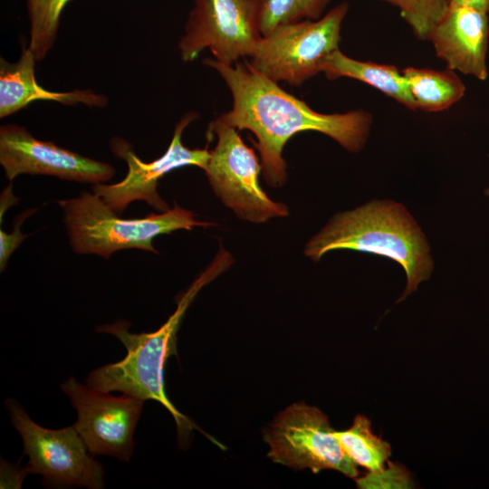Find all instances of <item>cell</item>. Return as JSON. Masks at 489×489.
Returning a JSON list of instances; mask_svg holds the SVG:
<instances>
[{
    "mask_svg": "<svg viewBox=\"0 0 489 489\" xmlns=\"http://www.w3.org/2000/svg\"><path fill=\"white\" fill-rule=\"evenodd\" d=\"M204 63L219 73L233 97L232 109L217 118L237 130L248 129L255 136L263 176L273 187H282L287 180L283 149L295 134L318 131L350 152L361 150L369 138L372 124L369 111L321 113L255 71L248 62L229 65L205 59Z\"/></svg>",
    "mask_w": 489,
    "mask_h": 489,
    "instance_id": "cell-1",
    "label": "cell"
},
{
    "mask_svg": "<svg viewBox=\"0 0 489 489\" xmlns=\"http://www.w3.org/2000/svg\"><path fill=\"white\" fill-rule=\"evenodd\" d=\"M232 263L231 254L221 249L211 264L181 296L174 313L154 332L131 333L129 331L130 323L126 321L98 326L97 331L118 338L125 346L127 355L119 362L91 371L86 379L87 385L104 392L121 391L143 400L159 402L174 417L179 436L186 438L197 427L182 415L167 397L165 364L169 357L177 354V331L187 307L200 289L225 272Z\"/></svg>",
    "mask_w": 489,
    "mask_h": 489,
    "instance_id": "cell-2",
    "label": "cell"
},
{
    "mask_svg": "<svg viewBox=\"0 0 489 489\" xmlns=\"http://www.w3.org/2000/svg\"><path fill=\"white\" fill-rule=\"evenodd\" d=\"M337 249L372 253L400 264L407 274V286L398 302L433 270L423 233L406 208L395 202L373 201L336 215L307 243L304 254L319 261L327 252Z\"/></svg>",
    "mask_w": 489,
    "mask_h": 489,
    "instance_id": "cell-3",
    "label": "cell"
},
{
    "mask_svg": "<svg viewBox=\"0 0 489 489\" xmlns=\"http://www.w3.org/2000/svg\"><path fill=\"white\" fill-rule=\"evenodd\" d=\"M63 211L73 252L109 259L119 250L137 248L158 254L155 237L213 223L197 219L193 212L175 204L172 209L142 218L123 219L98 195L83 191L74 198L58 200Z\"/></svg>",
    "mask_w": 489,
    "mask_h": 489,
    "instance_id": "cell-4",
    "label": "cell"
},
{
    "mask_svg": "<svg viewBox=\"0 0 489 489\" xmlns=\"http://www.w3.org/2000/svg\"><path fill=\"white\" fill-rule=\"evenodd\" d=\"M349 5L342 2L318 20L276 26L262 37L249 64L267 78L292 86L321 72L326 59L339 48Z\"/></svg>",
    "mask_w": 489,
    "mask_h": 489,
    "instance_id": "cell-5",
    "label": "cell"
},
{
    "mask_svg": "<svg viewBox=\"0 0 489 489\" xmlns=\"http://www.w3.org/2000/svg\"><path fill=\"white\" fill-rule=\"evenodd\" d=\"M238 131L218 118L208 127L207 137H217L205 169L213 191L241 219L265 223L287 216V206L272 200L261 187L262 164Z\"/></svg>",
    "mask_w": 489,
    "mask_h": 489,
    "instance_id": "cell-6",
    "label": "cell"
},
{
    "mask_svg": "<svg viewBox=\"0 0 489 489\" xmlns=\"http://www.w3.org/2000/svg\"><path fill=\"white\" fill-rule=\"evenodd\" d=\"M261 5L262 0H194L178 43L182 61L193 62L206 48L225 64L250 58L263 37Z\"/></svg>",
    "mask_w": 489,
    "mask_h": 489,
    "instance_id": "cell-7",
    "label": "cell"
},
{
    "mask_svg": "<svg viewBox=\"0 0 489 489\" xmlns=\"http://www.w3.org/2000/svg\"><path fill=\"white\" fill-rule=\"evenodd\" d=\"M267 456L295 470L333 469L357 478V465L345 453L328 417L315 407L295 403L280 412L264 431Z\"/></svg>",
    "mask_w": 489,
    "mask_h": 489,
    "instance_id": "cell-8",
    "label": "cell"
},
{
    "mask_svg": "<svg viewBox=\"0 0 489 489\" xmlns=\"http://www.w3.org/2000/svg\"><path fill=\"white\" fill-rule=\"evenodd\" d=\"M5 407L29 456L27 473L43 475L47 485L103 487V467L88 454L74 426L58 430L44 428L34 422L14 399H7Z\"/></svg>",
    "mask_w": 489,
    "mask_h": 489,
    "instance_id": "cell-9",
    "label": "cell"
},
{
    "mask_svg": "<svg viewBox=\"0 0 489 489\" xmlns=\"http://www.w3.org/2000/svg\"><path fill=\"white\" fill-rule=\"evenodd\" d=\"M198 114L190 111L177 123L173 138L166 152L151 162L142 161L126 140L114 138L111 151L128 166L126 177L114 184H94L92 191L98 195L114 212L121 213L127 206L138 200L145 201L159 212L168 210V204L157 190L158 180L172 170L196 166L206 169L210 151L206 149H189L182 143V133Z\"/></svg>",
    "mask_w": 489,
    "mask_h": 489,
    "instance_id": "cell-10",
    "label": "cell"
},
{
    "mask_svg": "<svg viewBox=\"0 0 489 489\" xmlns=\"http://www.w3.org/2000/svg\"><path fill=\"white\" fill-rule=\"evenodd\" d=\"M61 388L77 410L74 427L89 453L129 461L134 430L145 400L127 394L115 397L82 385L72 377L61 384Z\"/></svg>",
    "mask_w": 489,
    "mask_h": 489,
    "instance_id": "cell-11",
    "label": "cell"
},
{
    "mask_svg": "<svg viewBox=\"0 0 489 489\" xmlns=\"http://www.w3.org/2000/svg\"><path fill=\"white\" fill-rule=\"evenodd\" d=\"M0 164L9 181L30 174L98 184L115 175L111 165L37 139L24 127L14 124L0 128Z\"/></svg>",
    "mask_w": 489,
    "mask_h": 489,
    "instance_id": "cell-12",
    "label": "cell"
},
{
    "mask_svg": "<svg viewBox=\"0 0 489 489\" xmlns=\"http://www.w3.org/2000/svg\"><path fill=\"white\" fill-rule=\"evenodd\" d=\"M488 36L486 13L466 5L449 4L428 41L447 69L484 81L488 74Z\"/></svg>",
    "mask_w": 489,
    "mask_h": 489,
    "instance_id": "cell-13",
    "label": "cell"
},
{
    "mask_svg": "<svg viewBox=\"0 0 489 489\" xmlns=\"http://www.w3.org/2000/svg\"><path fill=\"white\" fill-rule=\"evenodd\" d=\"M36 60L29 48L22 51L15 62H0V117L15 113L34 101H51L64 105L83 104L103 108L107 98L91 90L58 92L43 89L35 80Z\"/></svg>",
    "mask_w": 489,
    "mask_h": 489,
    "instance_id": "cell-14",
    "label": "cell"
},
{
    "mask_svg": "<svg viewBox=\"0 0 489 489\" xmlns=\"http://www.w3.org/2000/svg\"><path fill=\"white\" fill-rule=\"evenodd\" d=\"M321 72L329 80L346 77L360 81L403 106L417 110L402 72L393 65L352 59L338 49L326 59Z\"/></svg>",
    "mask_w": 489,
    "mask_h": 489,
    "instance_id": "cell-15",
    "label": "cell"
},
{
    "mask_svg": "<svg viewBox=\"0 0 489 489\" xmlns=\"http://www.w3.org/2000/svg\"><path fill=\"white\" fill-rule=\"evenodd\" d=\"M401 72L417 110L441 111L456 103L465 95L463 82L449 69L439 72L407 67Z\"/></svg>",
    "mask_w": 489,
    "mask_h": 489,
    "instance_id": "cell-16",
    "label": "cell"
},
{
    "mask_svg": "<svg viewBox=\"0 0 489 489\" xmlns=\"http://www.w3.org/2000/svg\"><path fill=\"white\" fill-rule=\"evenodd\" d=\"M334 435L356 465L363 466L371 474L385 469V463L391 455L390 445L373 434L370 421L364 415H357L349 429L334 431Z\"/></svg>",
    "mask_w": 489,
    "mask_h": 489,
    "instance_id": "cell-17",
    "label": "cell"
},
{
    "mask_svg": "<svg viewBox=\"0 0 489 489\" xmlns=\"http://www.w3.org/2000/svg\"><path fill=\"white\" fill-rule=\"evenodd\" d=\"M71 0H26L30 21L31 50L36 62L43 60L56 39L60 18Z\"/></svg>",
    "mask_w": 489,
    "mask_h": 489,
    "instance_id": "cell-18",
    "label": "cell"
},
{
    "mask_svg": "<svg viewBox=\"0 0 489 489\" xmlns=\"http://www.w3.org/2000/svg\"><path fill=\"white\" fill-rule=\"evenodd\" d=\"M330 0H262L260 30L263 36L280 24L318 20Z\"/></svg>",
    "mask_w": 489,
    "mask_h": 489,
    "instance_id": "cell-19",
    "label": "cell"
},
{
    "mask_svg": "<svg viewBox=\"0 0 489 489\" xmlns=\"http://www.w3.org/2000/svg\"><path fill=\"white\" fill-rule=\"evenodd\" d=\"M396 7L420 41H428L430 34L447 10L450 0H380Z\"/></svg>",
    "mask_w": 489,
    "mask_h": 489,
    "instance_id": "cell-20",
    "label": "cell"
},
{
    "mask_svg": "<svg viewBox=\"0 0 489 489\" xmlns=\"http://www.w3.org/2000/svg\"><path fill=\"white\" fill-rule=\"evenodd\" d=\"M34 210H27L17 216L14 228L11 234L0 230V268L3 272L7 264L11 254L18 248L21 243L26 238V235L21 232V225L24 219L34 213Z\"/></svg>",
    "mask_w": 489,
    "mask_h": 489,
    "instance_id": "cell-21",
    "label": "cell"
},
{
    "mask_svg": "<svg viewBox=\"0 0 489 489\" xmlns=\"http://www.w3.org/2000/svg\"><path fill=\"white\" fill-rule=\"evenodd\" d=\"M17 471V466L13 467L9 465H7L6 462H2L1 465V484L6 481L9 477L11 478L9 487H21V482L23 480V477L24 475L27 474V471L24 469L21 471Z\"/></svg>",
    "mask_w": 489,
    "mask_h": 489,
    "instance_id": "cell-22",
    "label": "cell"
},
{
    "mask_svg": "<svg viewBox=\"0 0 489 489\" xmlns=\"http://www.w3.org/2000/svg\"><path fill=\"white\" fill-rule=\"evenodd\" d=\"M450 4L466 5L486 14L489 13V0H450Z\"/></svg>",
    "mask_w": 489,
    "mask_h": 489,
    "instance_id": "cell-23",
    "label": "cell"
},
{
    "mask_svg": "<svg viewBox=\"0 0 489 489\" xmlns=\"http://www.w3.org/2000/svg\"><path fill=\"white\" fill-rule=\"evenodd\" d=\"M487 193H489V189L487 190Z\"/></svg>",
    "mask_w": 489,
    "mask_h": 489,
    "instance_id": "cell-24",
    "label": "cell"
}]
</instances>
